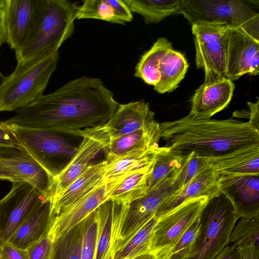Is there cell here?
<instances>
[{
	"label": "cell",
	"instance_id": "6da1fadb",
	"mask_svg": "<svg viewBox=\"0 0 259 259\" xmlns=\"http://www.w3.org/2000/svg\"><path fill=\"white\" fill-rule=\"evenodd\" d=\"M118 105L100 78L83 76L43 95L4 122L80 136L82 130L105 124Z\"/></svg>",
	"mask_w": 259,
	"mask_h": 259
},
{
	"label": "cell",
	"instance_id": "7a4b0ae2",
	"mask_svg": "<svg viewBox=\"0 0 259 259\" xmlns=\"http://www.w3.org/2000/svg\"><path fill=\"white\" fill-rule=\"evenodd\" d=\"M160 126L165 146L183 157L194 153L211 159L259 147V131L248 121L197 119L188 115L163 122Z\"/></svg>",
	"mask_w": 259,
	"mask_h": 259
},
{
	"label": "cell",
	"instance_id": "3957f363",
	"mask_svg": "<svg viewBox=\"0 0 259 259\" xmlns=\"http://www.w3.org/2000/svg\"><path fill=\"white\" fill-rule=\"evenodd\" d=\"M79 6L67 0H39L34 24L26 39L15 50L17 63L58 51L71 38Z\"/></svg>",
	"mask_w": 259,
	"mask_h": 259
},
{
	"label": "cell",
	"instance_id": "277c9868",
	"mask_svg": "<svg viewBox=\"0 0 259 259\" xmlns=\"http://www.w3.org/2000/svg\"><path fill=\"white\" fill-rule=\"evenodd\" d=\"M58 61V51L17 63L0 92V111H17L42 96Z\"/></svg>",
	"mask_w": 259,
	"mask_h": 259
},
{
	"label": "cell",
	"instance_id": "5b68a950",
	"mask_svg": "<svg viewBox=\"0 0 259 259\" xmlns=\"http://www.w3.org/2000/svg\"><path fill=\"white\" fill-rule=\"evenodd\" d=\"M238 219L225 196L209 199L199 215L198 231L187 259H214L229 243Z\"/></svg>",
	"mask_w": 259,
	"mask_h": 259
},
{
	"label": "cell",
	"instance_id": "8992f818",
	"mask_svg": "<svg viewBox=\"0 0 259 259\" xmlns=\"http://www.w3.org/2000/svg\"><path fill=\"white\" fill-rule=\"evenodd\" d=\"M5 124L19 147L53 178L64 168L77 151V147L65 139L63 136L64 134L46 128Z\"/></svg>",
	"mask_w": 259,
	"mask_h": 259
},
{
	"label": "cell",
	"instance_id": "52a82bcc",
	"mask_svg": "<svg viewBox=\"0 0 259 259\" xmlns=\"http://www.w3.org/2000/svg\"><path fill=\"white\" fill-rule=\"evenodd\" d=\"M181 14L191 25L218 22L241 28L259 40L258 13L241 0H182Z\"/></svg>",
	"mask_w": 259,
	"mask_h": 259
},
{
	"label": "cell",
	"instance_id": "ba28073f",
	"mask_svg": "<svg viewBox=\"0 0 259 259\" xmlns=\"http://www.w3.org/2000/svg\"><path fill=\"white\" fill-rule=\"evenodd\" d=\"M191 25L196 49V65L205 72L204 82L226 78L227 31L229 25L206 22Z\"/></svg>",
	"mask_w": 259,
	"mask_h": 259
},
{
	"label": "cell",
	"instance_id": "9c48e42d",
	"mask_svg": "<svg viewBox=\"0 0 259 259\" xmlns=\"http://www.w3.org/2000/svg\"><path fill=\"white\" fill-rule=\"evenodd\" d=\"M82 140L77 151L64 168L53 178L51 202L91 165L92 160L111 141L108 128L103 124L80 132Z\"/></svg>",
	"mask_w": 259,
	"mask_h": 259
},
{
	"label": "cell",
	"instance_id": "30bf717a",
	"mask_svg": "<svg viewBox=\"0 0 259 259\" xmlns=\"http://www.w3.org/2000/svg\"><path fill=\"white\" fill-rule=\"evenodd\" d=\"M209 200L202 197L188 200L157 217L149 252L156 256L171 246L199 217Z\"/></svg>",
	"mask_w": 259,
	"mask_h": 259
},
{
	"label": "cell",
	"instance_id": "8fae6325",
	"mask_svg": "<svg viewBox=\"0 0 259 259\" xmlns=\"http://www.w3.org/2000/svg\"><path fill=\"white\" fill-rule=\"evenodd\" d=\"M45 199L28 183L12 182L10 192L0 200V247L8 242L34 207Z\"/></svg>",
	"mask_w": 259,
	"mask_h": 259
},
{
	"label": "cell",
	"instance_id": "7c38bea8",
	"mask_svg": "<svg viewBox=\"0 0 259 259\" xmlns=\"http://www.w3.org/2000/svg\"><path fill=\"white\" fill-rule=\"evenodd\" d=\"M131 173L110 181L103 180L101 184L63 211L53 215L48 232L53 240L55 241L74 228L109 200L114 189Z\"/></svg>",
	"mask_w": 259,
	"mask_h": 259
},
{
	"label": "cell",
	"instance_id": "4fadbf2b",
	"mask_svg": "<svg viewBox=\"0 0 259 259\" xmlns=\"http://www.w3.org/2000/svg\"><path fill=\"white\" fill-rule=\"evenodd\" d=\"M171 175L162 180L149 190L145 195L129 204L116 251L155 216L161 204L178 189L171 182Z\"/></svg>",
	"mask_w": 259,
	"mask_h": 259
},
{
	"label": "cell",
	"instance_id": "5bb4252c",
	"mask_svg": "<svg viewBox=\"0 0 259 259\" xmlns=\"http://www.w3.org/2000/svg\"><path fill=\"white\" fill-rule=\"evenodd\" d=\"M226 78L232 81L259 73V40L241 28L228 26L227 31Z\"/></svg>",
	"mask_w": 259,
	"mask_h": 259
},
{
	"label": "cell",
	"instance_id": "9a60e30c",
	"mask_svg": "<svg viewBox=\"0 0 259 259\" xmlns=\"http://www.w3.org/2000/svg\"><path fill=\"white\" fill-rule=\"evenodd\" d=\"M219 188L238 219L259 217V175L220 174Z\"/></svg>",
	"mask_w": 259,
	"mask_h": 259
},
{
	"label": "cell",
	"instance_id": "2e32d148",
	"mask_svg": "<svg viewBox=\"0 0 259 259\" xmlns=\"http://www.w3.org/2000/svg\"><path fill=\"white\" fill-rule=\"evenodd\" d=\"M129 204L109 199L95 210L98 233L94 259H113Z\"/></svg>",
	"mask_w": 259,
	"mask_h": 259
},
{
	"label": "cell",
	"instance_id": "e0dca14e",
	"mask_svg": "<svg viewBox=\"0 0 259 259\" xmlns=\"http://www.w3.org/2000/svg\"><path fill=\"white\" fill-rule=\"evenodd\" d=\"M0 164L18 180L30 185L50 199L53 178L21 148L0 149Z\"/></svg>",
	"mask_w": 259,
	"mask_h": 259
},
{
	"label": "cell",
	"instance_id": "ac0fdd59",
	"mask_svg": "<svg viewBox=\"0 0 259 259\" xmlns=\"http://www.w3.org/2000/svg\"><path fill=\"white\" fill-rule=\"evenodd\" d=\"M234 89L233 81L227 78L203 82L191 98L188 115L197 119H210L228 106Z\"/></svg>",
	"mask_w": 259,
	"mask_h": 259
},
{
	"label": "cell",
	"instance_id": "d6986e66",
	"mask_svg": "<svg viewBox=\"0 0 259 259\" xmlns=\"http://www.w3.org/2000/svg\"><path fill=\"white\" fill-rule=\"evenodd\" d=\"M39 0H6V42L17 50L24 42L34 22Z\"/></svg>",
	"mask_w": 259,
	"mask_h": 259
},
{
	"label": "cell",
	"instance_id": "ffe728a7",
	"mask_svg": "<svg viewBox=\"0 0 259 259\" xmlns=\"http://www.w3.org/2000/svg\"><path fill=\"white\" fill-rule=\"evenodd\" d=\"M220 177V172L211 166L205 168L169 196L160 206L155 216L164 214L189 199L202 197L210 199L222 194L219 188Z\"/></svg>",
	"mask_w": 259,
	"mask_h": 259
},
{
	"label": "cell",
	"instance_id": "44dd1931",
	"mask_svg": "<svg viewBox=\"0 0 259 259\" xmlns=\"http://www.w3.org/2000/svg\"><path fill=\"white\" fill-rule=\"evenodd\" d=\"M155 114L143 100L119 104L114 113L105 124L111 139L123 136L155 122Z\"/></svg>",
	"mask_w": 259,
	"mask_h": 259
},
{
	"label": "cell",
	"instance_id": "7402d4cb",
	"mask_svg": "<svg viewBox=\"0 0 259 259\" xmlns=\"http://www.w3.org/2000/svg\"><path fill=\"white\" fill-rule=\"evenodd\" d=\"M52 218L51 201L45 199L29 212L8 242L27 250L49 231Z\"/></svg>",
	"mask_w": 259,
	"mask_h": 259
},
{
	"label": "cell",
	"instance_id": "603a6c76",
	"mask_svg": "<svg viewBox=\"0 0 259 259\" xmlns=\"http://www.w3.org/2000/svg\"><path fill=\"white\" fill-rule=\"evenodd\" d=\"M108 162L92 164L52 202V213L58 214L103 182Z\"/></svg>",
	"mask_w": 259,
	"mask_h": 259
},
{
	"label": "cell",
	"instance_id": "cb8c5ba5",
	"mask_svg": "<svg viewBox=\"0 0 259 259\" xmlns=\"http://www.w3.org/2000/svg\"><path fill=\"white\" fill-rule=\"evenodd\" d=\"M160 139V123L156 120L145 127L111 139L104 149L105 160L110 162L131 152L158 147Z\"/></svg>",
	"mask_w": 259,
	"mask_h": 259
},
{
	"label": "cell",
	"instance_id": "d4e9b609",
	"mask_svg": "<svg viewBox=\"0 0 259 259\" xmlns=\"http://www.w3.org/2000/svg\"><path fill=\"white\" fill-rule=\"evenodd\" d=\"M76 18L124 25L133 20V15L124 0H86L79 6Z\"/></svg>",
	"mask_w": 259,
	"mask_h": 259
},
{
	"label": "cell",
	"instance_id": "484cf974",
	"mask_svg": "<svg viewBox=\"0 0 259 259\" xmlns=\"http://www.w3.org/2000/svg\"><path fill=\"white\" fill-rule=\"evenodd\" d=\"M208 160L210 166L220 174L259 175V147L239 150Z\"/></svg>",
	"mask_w": 259,
	"mask_h": 259
},
{
	"label": "cell",
	"instance_id": "4316f807",
	"mask_svg": "<svg viewBox=\"0 0 259 259\" xmlns=\"http://www.w3.org/2000/svg\"><path fill=\"white\" fill-rule=\"evenodd\" d=\"M189 67L185 55L174 49L169 50L159 66L160 80L154 87L159 94L170 93L176 89L184 78Z\"/></svg>",
	"mask_w": 259,
	"mask_h": 259
},
{
	"label": "cell",
	"instance_id": "83f0119b",
	"mask_svg": "<svg viewBox=\"0 0 259 259\" xmlns=\"http://www.w3.org/2000/svg\"><path fill=\"white\" fill-rule=\"evenodd\" d=\"M173 49L165 37L159 38L141 57L135 68L134 75L146 83L154 87L160 80L159 64L167 53Z\"/></svg>",
	"mask_w": 259,
	"mask_h": 259
},
{
	"label": "cell",
	"instance_id": "f1b7e54d",
	"mask_svg": "<svg viewBox=\"0 0 259 259\" xmlns=\"http://www.w3.org/2000/svg\"><path fill=\"white\" fill-rule=\"evenodd\" d=\"M153 162L127 176L112 191L109 199L119 204H130L145 195Z\"/></svg>",
	"mask_w": 259,
	"mask_h": 259
},
{
	"label": "cell",
	"instance_id": "f546056e",
	"mask_svg": "<svg viewBox=\"0 0 259 259\" xmlns=\"http://www.w3.org/2000/svg\"><path fill=\"white\" fill-rule=\"evenodd\" d=\"M132 13L140 15L146 24L157 23L165 18L181 14L182 0H124Z\"/></svg>",
	"mask_w": 259,
	"mask_h": 259
},
{
	"label": "cell",
	"instance_id": "4dcf8cb0",
	"mask_svg": "<svg viewBox=\"0 0 259 259\" xmlns=\"http://www.w3.org/2000/svg\"><path fill=\"white\" fill-rule=\"evenodd\" d=\"M158 147L131 152L108 162L103 181L116 179L152 164Z\"/></svg>",
	"mask_w": 259,
	"mask_h": 259
},
{
	"label": "cell",
	"instance_id": "1f68e13d",
	"mask_svg": "<svg viewBox=\"0 0 259 259\" xmlns=\"http://www.w3.org/2000/svg\"><path fill=\"white\" fill-rule=\"evenodd\" d=\"M156 222L157 217L154 216L116 251L113 259H131L149 252Z\"/></svg>",
	"mask_w": 259,
	"mask_h": 259
},
{
	"label": "cell",
	"instance_id": "d6a6232c",
	"mask_svg": "<svg viewBox=\"0 0 259 259\" xmlns=\"http://www.w3.org/2000/svg\"><path fill=\"white\" fill-rule=\"evenodd\" d=\"M184 157L165 146H159L155 153L152 171L148 179V191L171 175L180 166Z\"/></svg>",
	"mask_w": 259,
	"mask_h": 259
},
{
	"label": "cell",
	"instance_id": "836d02e7",
	"mask_svg": "<svg viewBox=\"0 0 259 259\" xmlns=\"http://www.w3.org/2000/svg\"><path fill=\"white\" fill-rule=\"evenodd\" d=\"M83 221L54 241L51 259H81Z\"/></svg>",
	"mask_w": 259,
	"mask_h": 259
},
{
	"label": "cell",
	"instance_id": "e575fe53",
	"mask_svg": "<svg viewBox=\"0 0 259 259\" xmlns=\"http://www.w3.org/2000/svg\"><path fill=\"white\" fill-rule=\"evenodd\" d=\"M199 227V217L169 248L156 256L157 259H187L192 249Z\"/></svg>",
	"mask_w": 259,
	"mask_h": 259
},
{
	"label": "cell",
	"instance_id": "d590c367",
	"mask_svg": "<svg viewBox=\"0 0 259 259\" xmlns=\"http://www.w3.org/2000/svg\"><path fill=\"white\" fill-rule=\"evenodd\" d=\"M208 159L200 157L194 153L185 156L180 166L172 173V183L180 189L205 168L209 167Z\"/></svg>",
	"mask_w": 259,
	"mask_h": 259
},
{
	"label": "cell",
	"instance_id": "8d00e7d4",
	"mask_svg": "<svg viewBox=\"0 0 259 259\" xmlns=\"http://www.w3.org/2000/svg\"><path fill=\"white\" fill-rule=\"evenodd\" d=\"M229 243L237 246L243 243L259 244V217L238 219L232 229Z\"/></svg>",
	"mask_w": 259,
	"mask_h": 259
},
{
	"label": "cell",
	"instance_id": "74e56055",
	"mask_svg": "<svg viewBox=\"0 0 259 259\" xmlns=\"http://www.w3.org/2000/svg\"><path fill=\"white\" fill-rule=\"evenodd\" d=\"M81 259H94L98 233L95 210L83 220Z\"/></svg>",
	"mask_w": 259,
	"mask_h": 259
},
{
	"label": "cell",
	"instance_id": "f35d334b",
	"mask_svg": "<svg viewBox=\"0 0 259 259\" xmlns=\"http://www.w3.org/2000/svg\"><path fill=\"white\" fill-rule=\"evenodd\" d=\"M48 232L26 250L28 259H51L54 241Z\"/></svg>",
	"mask_w": 259,
	"mask_h": 259
},
{
	"label": "cell",
	"instance_id": "ab89813d",
	"mask_svg": "<svg viewBox=\"0 0 259 259\" xmlns=\"http://www.w3.org/2000/svg\"><path fill=\"white\" fill-rule=\"evenodd\" d=\"M0 259H28L26 250L18 248L9 242L0 247Z\"/></svg>",
	"mask_w": 259,
	"mask_h": 259
},
{
	"label": "cell",
	"instance_id": "60d3db41",
	"mask_svg": "<svg viewBox=\"0 0 259 259\" xmlns=\"http://www.w3.org/2000/svg\"><path fill=\"white\" fill-rule=\"evenodd\" d=\"M20 148L4 121H0V149Z\"/></svg>",
	"mask_w": 259,
	"mask_h": 259
},
{
	"label": "cell",
	"instance_id": "b9f144b4",
	"mask_svg": "<svg viewBox=\"0 0 259 259\" xmlns=\"http://www.w3.org/2000/svg\"><path fill=\"white\" fill-rule=\"evenodd\" d=\"M237 247L240 252L241 259H259V244L243 243Z\"/></svg>",
	"mask_w": 259,
	"mask_h": 259
},
{
	"label": "cell",
	"instance_id": "7bdbcfd3",
	"mask_svg": "<svg viewBox=\"0 0 259 259\" xmlns=\"http://www.w3.org/2000/svg\"><path fill=\"white\" fill-rule=\"evenodd\" d=\"M249 112L246 117L249 118L248 122L256 130L259 131V100L257 98L255 103L247 102Z\"/></svg>",
	"mask_w": 259,
	"mask_h": 259
},
{
	"label": "cell",
	"instance_id": "ee69618b",
	"mask_svg": "<svg viewBox=\"0 0 259 259\" xmlns=\"http://www.w3.org/2000/svg\"><path fill=\"white\" fill-rule=\"evenodd\" d=\"M214 259H241L237 245L229 243Z\"/></svg>",
	"mask_w": 259,
	"mask_h": 259
},
{
	"label": "cell",
	"instance_id": "f6af8a7d",
	"mask_svg": "<svg viewBox=\"0 0 259 259\" xmlns=\"http://www.w3.org/2000/svg\"><path fill=\"white\" fill-rule=\"evenodd\" d=\"M6 0H0V47L7 40V30L5 22Z\"/></svg>",
	"mask_w": 259,
	"mask_h": 259
},
{
	"label": "cell",
	"instance_id": "bcb514c9",
	"mask_svg": "<svg viewBox=\"0 0 259 259\" xmlns=\"http://www.w3.org/2000/svg\"><path fill=\"white\" fill-rule=\"evenodd\" d=\"M0 179L7 180L11 182L20 181L12 175L3 165L0 164Z\"/></svg>",
	"mask_w": 259,
	"mask_h": 259
},
{
	"label": "cell",
	"instance_id": "7dc6e473",
	"mask_svg": "<svg viewBox=\"0 0 259 259\" xmlns=\"http://www.w3.org/2000/svg\"><path fill=\"white\" fill-rule=\"evenodd\" d=\"M131 259H157V257L154 254L150 252L144 253L137 256Z\"/></svg>",
	"mask_w": 259,
	"mask_h": 259
},
{
	"label": "cell",
	"instance_id": "c3c4849f",
	"mask_svg": "<svg viewBox=\"0 0 259 259\" xmlns=\"http://www.w3.org/2000/svg\"><path fill=\"white\" fill-rule=\"evenodd\" d=\"M6 77L0 71V92L2 89L4 83L6 80Z\"/></svg>",
	"mask_w": 259,
	"mask_h": 259
}]
</instances>
